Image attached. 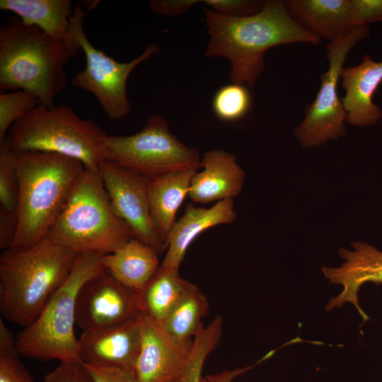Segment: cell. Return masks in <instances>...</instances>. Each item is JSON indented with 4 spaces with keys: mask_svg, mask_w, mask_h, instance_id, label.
Returning <instances> with one entry per match:
<instances>
[{
    "mask_svg": "<svg viewBox=\"0 0 382 382\" xmlns=\"http://www.w3.org/2000/svg\"><path fill=\"white\" fill-rule=\"evenodd\" d=\"M204 14L210 37L204 55L227 59L231 63V83L250 88L265 70L264 57L269 49L320 42L293 19L284 1H265L260 11L246 16H227L207 8Z\"/></svg>",
    "mask_w": 382,
    "mask_h": 382,
    "instance_id": "1",
    "label": "cell"
},
{
    "mask_svg": "<svg viewBox=\"0 0 382 382\" xmlns=\"http://www.w3.org/2000/svg\"><path fill=\"white\" fill-rule=\"evenodd\" d=\"M81 50L70 23L66 38L57 40L17 16L0 27V91H25L52 107L66 86L64 67Z\"/></svg>",
    "mask_w": 382,
    "mask_h": 382,
    "instance_id": "2",
    "label": "cell"
},
{
    "mask_svg": "<svg viewBox=\"0 0 382 382\" xmlns=\"http://www.w3.org/2000/svg\"><path fill=\"white\" fill-rule=\"evenodd\" d=\"M18 181L16 235L11 248L31 247L46 238L86 168L66 156L15 151Z\"/></svg>",
    "mask_w": 382,
    "mask_h": 382,
    "instance_id": "3",
    "label": "cell"
},
{
    "mask_svg": "<svg viewBox=\"0 0 382 382\" xmlns=\"http://www.w3.org/2000/svg\"><path fill=\"white\" fill-rule=\"evenodd\" d=\"M79 253L45 238L0 256L1 317L26 327L70 273Z\"/></svg>",
    "mask_w": 382,
    "mask_h": 382,
    "instance_id": "4",
    "label": "cell"
},
{
    "mask_svg": "<svg viewBox=\"0 0 382 382\" xmlns=\"http://www.w3.org/2000/svg\"><path fill=\"white\" fill-rule=\"evenodd\" d=\"M134 238L115 214L98 170L85 169L46 238L77 253H111Z\"/></svg>",
    "mask_w": 382,
    "mask_h": 382,
    "instance_id": "5",
    "label": "cell"
},
{
    "mask_svg": "<svg viewBox=\"0 0 382 382\" xmlns=\"http://www.w3.org/2000/svg\"><path fill=\"white\" fill-rule=\"evenodd\" d=\"M107 136L94 121L81 118L66 105L40 104L11 126L4 141L15 151L57 154L95 170L106 161Z\"/></svg>",
    "mask_w": 382,
    "mask_h": 382,
    "instance_id": "6",
    "label": "cell"
},
{
    "mask_svg": "<svg viewBox=\"0 0 382 382\" xmlns=\"http://www.w3.org/2000/svg\"><path fill=\"white\" fill-rule=\"evenodd\" d=\"M102 255L79 253L64 282L52 294L37 317L18 334L20 355L40 361H80L74 333L76 299L80 289L105 270Z\"/></svg>",
    "mask_w": 382,
    "mask_h": 382,
    "instance_id": "7",
    "label": "cell"
},
{
    "mask_svg": "<svg viewBox=\"0 0 382 382\" xmlns=\"http://www.w3.org/2000/svg\"><path fill=\"white\" fill-rule=\"evenodd\" d=\"M106 161L151 179L174 171L197 170L201 158L195 148L172 134L164 117L154 114L139 132L108 135Z\"/></svg>",
    "mask_w": 382,
    "mask_h": 382,
    "instance_id": "8",
    "label": "cell"
},
{
    "mask_svg": "<svg viewBox=\"0 0 382 382\" xmlns=\"http://www.w3.org/2000/svg\"><path fill=\"white\" fill-rule=\"evenodd\" d=\"M85 15L81 6L76 4L71 25L84 53L86 67L75 74L71 83L92 93L110 119L121 120L129 114L131 109L126 89L129 76L139 64L157 54L160 48L155 43H149L137 57L128 62H119L93 46L87 38L83 29Z\"/></svg>",
    "mask_w": 382,
    "mask_h": 382,
    "instance_id": "9",
    "label": "cell"
},
{
    "mask_svg": "<svg viewBox=\"0 0 382 382\" xmlns=\"http://www.w3.org/2000/svg\"><path fill=\"white\" fill-rule=\"evenodd\" d=\"M368 25L357 26L346 36L326 46L328 69L320 76V88L305 112L295 135L304 147H314L345 136L347 113L337 93V84L349 52L368 37Z\"/></svg>",
    "mask_w": 382,
    "mask_h": 382,
    "instance_id": "10",
    "label": "cell"
},
{
    "mask_svg": "<svg viewBox=\"0 0 382 382\" xmlns=\"http://www.w3.org/2000/svg\"><path fill=\"white\" fill-rule=\"evenodd\" d=\"M98 172L112 209L134 237L158 255L166 251V245L156 233L149 214V179L108 161L100 164Z\"/></svg>",
    "mask_w": 382,
    "mask_h": 382,
    "instance_id": "11",
    "label": "cell"
},
{
    "mask_svg": "<svg viewBox=\"0 0 382 382\" xmlns=\"http://www.w3.org/2000/svg\"><path fill=\"white\" fill-rule=\"evenodd\" d=\"M141 313L139 293L105 270L86 282L77 296L76 323L83 331L122 323Z\"/></svg>",
    "mask_w": 382,
    "mask_h": 382,
    "instance_id": "12",
    "label": "cell"
},
{
    "mask_svg": "<svg viewBox=\"0 0 382 382\" xmlns=\"http://www.w3.org/2000/svg\"><path fill=\"white\" fill-rule=\"evenodd\" d=\"M142 337L134 374L138 382H178L189 355L192 340H183L168 334L144 313Z\"/></svg>",
    "mask_w": 382,
    "mask_h": 382,
    "instance_id": "13",
    "label": "cell"
},
{
    "mask_svg": "<svg viewBox=\"0 0 382 382\" xmlns=\"http://www.w3.org/2000/svg\"><path fill=\"white\" fill-rule=\"evenodd\" d=\"M141 315L112 326L83 331L79 338V361L90 366L133 369L141 342Z\"/></svg>",
    "mask_w": 382,
    "mask_h": 382,
    "instance_id": "14",
    "label": "cell"
},
{
    "mask_svg": "<svg viewBox=\"0 0 382 382\" xmlns=\"http://www.w3.org/2000/svg\"><path fill=\"white\" fill-rule=\"evenodd\" d=\"M352 245V251L340 249V256L345 260L341 267L323 268L330 283L340 284L343 288L339 295L328 301L326 310L351 303L366 322L369 317L359 306L358 293L365 283L382 284V252L366 243L356 242Z\"/></svg>",
    "mask_w": 382,
    "mask_h": 382,
    "instance_id": "15",
    "label": "cell"
},
{
    "mask_svg": "<svg viewBox=\"0 0 382 382\" xmlns=\"http://www.w3.org/2000/svg\"><path fill=\"white\" fill-rule=\"evenodd\" d=\"M202 170L194 175L189 191L190 199L200 204L232 199L243 187L245 172L236 156L226 151L213 149L201 158Z\"/></svg>",
    "mask_w": 382,
    "mask_h": 382,
    "instance_id": "16",
    "label": "cell"
},
{
    "mask_svg": "<svg viewBox=\"0 0 382 382\" xmlns=\"http://www.w3.org/2000/svg\"><path fill=\"white\" fill-rule=\"evenodd\" d=\"M341 79L345 92L341 99L347 121L359 127L378 122L382 110L373 102V98L382 82V62H376L366 54L359 64L344 68Z\"/></svg>",
    "mask_w": 382,
    "mask_h": 382,
    "instance_id": "17",
    "label": "cell"
},
{
    "mask_svg": "<svg viewBox=\"0 0 382 382\" xmlns=\"http://www.w3.org/2000/svg\"><path fill=\"white\" fill-rule=\"evenodd\" d=\"M236 219L232 199L217 202L209 208L188 203L169 232L166 255L160 266L179 269L187 250L199 235L216 226L231 224Z\"/></svg>",
    "mask_w": 382,
    "mask_h": 382,
    "instance_id": "18",
    "label": "cell"
},
{
    "mask_svg": "<svg viewBox=\"0 0 382 382\" xmlns=\"http://www.w3.org/2000/svg\"><path fill=\"white\" fill-rule=\"evenodd\" d=\"M284 4L293 19L320 40H337L359 26L352 18L351 0H286Z\"/></svg>",
    "mask_w": 382,
    "mask_h": 382,
    "instance_id": "19",
    "label": "cell"
},
{
    "mask_svg": "<svg viewBox=\"0 0 382 382\" xmlns=\"http://www.w3.org/2000/svg\"><path fill=\"white\" fill-rule=\"evenodd\" d=\"M197 171H174L149 180L147 193L151 219L166 245L176 220L177 212L189 195L191 181Z\"/></svg>",
    "mask_w": 382,
    "mask_h": 382,
    "instance_id": "20",
    "label": "cell"
},
{
    "mask_svg": "<svg viewBox=\"0 0 382 382\" xmlns=\"http://www.w3.org/2000/svg\"><path fill=\"white\" fill-rule=\"evenodd\" d=\"M158 253L133 238L115 251L102 256L105 270L138 293L160 267Z\"/></svg>",
    "mask_w": 382,
    "mask_h": 382,
    "instance_id": "21",
    "label": "cell"
},
{
    "mask_svg": "<svg viewBox=\"0 0 382 382\" xmlns=\"http://www.w3.org/2000/svg\"><path fill=\"white\" fill-rule=\"evenodd\" d=\"M74 6L70 0H1L0 9L35 25L57 40L66 38Z\"/></svg>",
    "mask_w": 382,
    "mask_h": 382,
    "instance_id": "22",
    "label": "cell"
},
{
    "mask_svg": "<svg viewBox=\"0 0 382 382\" xmlns=\"http://www.w3.org/2000/svg\"><path fill=\"white\" fill-rule=\"evenodd\" d=\"M188 283L180 277L179 269L160 266L139 292L142 313L162 325Z\"/></svg>",
    "mask_w": 382,
    "mask_h": 382,
    "instance_id": "23",
    "label": "cell"
},
{
    "mask_svg": "<svg viewBox=\"0 0 382 382\" xmlns=\"http://www.w3.org/2000/svg\"><path fill=\"white\" fill-rule=\"evenodd\" d=\"M208 310L206 296L196 284L189 282L161 326L174 337L192 340Z\"/></svg>",
    "mask_w": 382,
    "mask_h": 382,
    "instance_id": "24",
    "label": "cell"
},
{
    "mask_svg": "<svg viewBox=\"0 0 382 382\" xmlns=\"http://www.w3.org/2000/svg\"><path fill=\"white\" fill-rule=\"evenodd\" d=\"M223 320L217 316L204 327L200 325L194 337L183 372L178 382H200L208 355L216 348L221 337Z\"/></svg>",
    "mask_w": 382,
    "mask_h": 382,
    "instance_id": "25",
    "label": "cell"
},
{
    "mask_svg": "<svg viewBox=\"0 0 382 382\" xmlns=\"http://www.w3.org/2000/svg\"><path fill=\"white\" fill-rule=\"evenodd\" d=\"M252 103L250 93L246 86L231 83L217 90L212 98V110L221 120L238 121L249 112Z\"/></svg>",
    "mask_w": 382,
    "mask_h": 382,
    "instance_id": "26",
    "label": "cell"
},
{
    "mask_svg": "<svg viewBox=\"0 0 382 382\" xmlns=\"http://www.w3.org/2000/svg\"><path fill=\"white\" fill-rule=\"evenodd\" d=\"M18 207V181L15 151L4 140L0 142V210L16 214Z\"/></svg>",
    "mask_w": 382,
    "mask_h": 382,
    "instance_id": "27",
    "label": "cell"
},
{
    "mask_svg": "<svg viewBox=\"0 0 382 382\" xmlns=\"http://www.w3.org/2000/svg\"><path fill=\"white\" fill-rule=\"evenodd\" d=\"M41 104L33 93L25 91L0 93V142L11 126L31 110Z\"/></svg>",
    "mask_w": 382,
    "mask_h": 382,
    "instance_id": "28",
    "label": "cell"
},
{
    "mask_svg": "<svg viewBox=\"0 0 382 382\" xmlns=\"http://www.w3.org/2000/svg\"><path fill=\"white\" fill-rule=\"evenodd\" d=\"M207 8L231 17L253 15L261 10L265 1L257 0H205Z\"/></svg>",
    "mask_w": 382,
    "mask_h": 382,
    "instance_id": "29",
    "label": "cell"
},
{
    "mask_svg": "<svg viewBox=\"0 0 382 382\" xmlns=\"http://www.w3.org/2000/svg\"><path fill=\"white\" fill-rule=\"evenodd\" d=\"M42 382H94L81 361L60 362L53 371L46 374Z\"/></svg>",
    "mask_w": 382,
    "mask_h": 382,
    "instance_id": "30",
    "label": "cell"
},
{
    "mask_svg": "<svg viewBox=\"0 0 382 382\" xmlns=\"http://www.w3.org/2000/svg\"><path fill=\"white\" fill-rule=\"evenodd\" d=\"M351 11L357 25L382 21V0H351Z\"/></svg>",
    "mask_w": 382,
    "mask_h": 382,
    "instance_id": "31",
    "label": "cell"
},
{
    "mask_svg": "<svg viewBox=\"0 0 382 382\" xmlns=\"http://www.w3.org/2000/svg\"><path fill=\"white\" fill-rule=\"evenodd\" d=\"M0 382H33L18 356L0 355Z\"/></svg>",
    "mask_w": 382,
    "mask_h": 382,
    "instance_id": "32",
    "label": "cell"
},
{
    "mask_svg": "<svg viewBox=\"0 0 382 382\" xmlns=\"http://www.w3.org/2000/svg\"><path fill=\"white\" fill-rule=\"evenodd\" d=\"M86 366L94 382H138L132 369L90 365Z\"/></svg>",
    "mask_w": 382,
    "mask_h": 382,
    "instance_id": "33",
    "label": "cell"
},
{
    "mask_svg": "<svg viewBox=\"0 0 382 382\" xmlns=\"http://www.w3.org/2000/svg\"><path fill=\"white\" fill-rule=\"evenodd\" d=\"M199 1L196 0H151L149 1L148 6L155 13L175 16L185 13Z\"/></svg>",
    "mask_w": 382,
    "mask_h": 382,
    "instance_id": "34",
    "label": "cell"
},
{
    "mask_svg": "<svg viewBox=\"0 0 382 382\" xmlns=\"http://www.w3.org/2000/svg\"><path fill=\"white\" fill-rule=\"evenodd\" d=\"M16 214L0 210V248L6 250L11 248L17 231Z\"/></svg>",
    "mask_w": 382,
    "mask_h": 382,
    "instance_id": "35",
    "label": "cell"
},
{
    "mask_svg": "<svg viewBox=\"0 0 382 382\" xmlns=\"http://www.w3.org/2000/svg\"><path fill=\"white\" fill-rule=\"evenodd\" d=\"M0 355H20L17 347V340L12 332L6 327L0 318Z\"/></svg>",
    "mask_w": 382,
    "mask_h": 382,
    "instance_id": "36",
    "label": "cell"
},
{
    "mask_svg": "<svg viewBox=\"0 0 382 382\" xmlns=\"http://www.w3.org/2000/svg\"><path fill=\"white\" fill-rule=\"evenodd\" d=\"M251 368L252 366L245 368H238L232 371L224 370L217 374L207 375L205 378L209 382H232L234 378L241 375Z\"/></svg>",
    "mask_w": 382,
    "mask_h": 382,
    "instance_id": "37",
    "label": "cell"
},
{
    "mask_svg": "<svg viewBox=\"0 0 382 382\" xmlns=\"http://www.w3.org/2000/svg\"><path fill=\"white\" fill-rule=\"evenodd\" d=\"M200 382H209V381L205 378V377L202 376L200 379Z\"/></svg>",
    "mask_w": 382,
    "mask_h": 382,
    "instance_id": "38",
    "label": "cell"
}]
</instances>
